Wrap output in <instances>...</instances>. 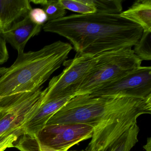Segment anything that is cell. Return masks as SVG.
<instances>
[{
  "label": "cell",
  "mask_w": 151,
  "mask_h": 151,
  "mask_svg": "<svg viewBox=\"0 0 151 151\" xmlns=\"http://www.w3.org/2000/svg\"><path fill=\"white\" fill-rule=\"evenodd\" d=\"M148 99L77 95L53 115L46 125L82 123L94 128L86 151H108L139 116L151 114Z\"/></svg>",
  "instance_id": "cell-1"
},
{
  "label": "cell",
  "mask_w": 151,
  "mask_h": 151,
  "mask_svg": "<svg viewBox=\"0 0 151 151\" xmlns=\"http://www.w3.org/2000/svg\"><path fill=\"white\" fill-rule=\"evenodd\" d=\"M43 30L68 39L74 47L76 55L91 56L132 47L143 32L139 25L119 14L97 13L72 14L48 21L43 25Z\"/></svg>",
  "instance_id": "cell-2"
},
{
  "label": "cell",
  "mask_w": 151,
  "mask_h": 151,
  "mask_svg": "<svg viewBox=\"0 0 151 151\" xmlns=\"http://www.w3.org/2000/svg\"><path fill=\"white\" fill-rule=\"evenodd\" d=\"M72 46L57 41L38 51L18 54L0 77V97L38 90L66 60Z\"/></svg>",
  "instance_id": "cell-3"
},
{
  "label": "cell",
  "mask_w": 151,
  "mask_h": 151,
  "mask_svg": "<svg viewBox=\"0 0 151 151\" xmlns=\"http://www.w3.org/2000/svg\"><path fill=\"white\" fill-rule=\"evenodd\" d=\"M0 97V151L14 147L25 134L24 125L43 103L46 90Z\"/></svg>",
  "instance_id": "cell-4"
},
{
  "label": "cell",
  "mask_w": 151,
  "mask_h": 151,
  "mask_svg": "<svg viewBox=\"0 0 151 151\" xmlns=\"http://www.w3.org/2000/svg\"><path fill=\"white\" fill-rule=\"evenodd\" d=\"M95 56L96 63L75 96L91 94L139 68L142 61L132 47L106 51Z\"/></svg>",
  "instance_id": "cell-5"
},
{
  "label": "cell",
  "mask_w": 151,
  "mask_h": 151,
  "mask_svg": "<svg viewBox=\"0 0 151 151\" xmlns=\"http://www.w3.org/2000/svg\"><path fill=\"white\" fill-rule=\"evenodd\" d=\"M95 56L76 55L65 61L62 72L53 77L45 89L43 103L60 98L75 97L79 86L96 63Z\"/></svg>",
  "instance_id": "cell-6"
},
{
  "label": "cell",
  "mask_w": 151,
  "mask_h": 151,
  "mask_svg": "<svg viewBox=\"0 0 151 151\" xmlns=\"http://www.w3.org/2000/svg\"><path fill=\"white\" fill-rule=\"evenodd\" d=\"M89 95L143 100L151 98V67L140 66Z\"/></svg>",
  "instance_id": "cell-7"
},
{
  "label": "cell",
  "mask_w": 151,
  "mask_h": 151,
  "mask_svg": "<svg viewBox=\"0 0 151 151\" xmlns=\"http://www.w3.org/2000/svg\"><path fill=\"white\" fill-rule=\"evenodd\" d=\"M94 128L86 124L46 125L35 136L38 141L52 151H68L79 142L91 138Z\"/></svg>",
  "instance_id": "cell-8"
},
{
  "label": "cell",
  "mask_w": 151,
  "mask_h": 151,
  "mask_svg": "<svg viewBox=\"0 0 151 151\" xmlns=\"http://www.w3.org/2000/svg\"><path fill=\"white\" fill-rule=\"evenodd\" d=\"M41 27L33 23L28 14L22 21L14 23L9 30L0 33L19 54L24 52L28 41L40 32Z\"/></svg>",
  "instance_id": "cell-9"
},
{
  "label": "cell",
  "mask_w": 151,
  "mask_h": 151,
  "mask_svg": "<svg viewBox=\"0 0 151 151\" xmlns=\"http://www.w3.org/2000/svg\"><path fill=\"white\" fill-rule=\"evenodd\" d=\"M72 98L64 97L42 103L36 114L25 124V134L30 135L37 134L45 126L50 117Z\"/></svg>",
  "instance_id": "cell-10"
},
{
  "label": "cell",
  "mask_w": 151,
  "mask_h": 151,
  "mask_svg": "<svg viewBox=\"0 0 151 151\" xmlns=\"http://www.w3.org/2000/svg\"><path fill=\"white\" fill-rule=\"evenodd\" d=\"M32 9L29 0H0V33L9 30L16 21L28 15Z\"/></svg>",
  "instance_id": "cell-11"
},
{
  "label": "cell",
  "mask_w": 151,
  "mask_h": 151,
  "mask_svg": "<svg viewBox=\"0 0 151 151\" xmlns=\"http://www.w3.org/2000/svg\"><path fill=\"white\" fill-rule=\"evenodd\" d=\"M119 15L139 25L143 32H151V0L137 1Z\"/></svg>",
  "instance_id": "cell-12"
},
{
  "label": "cell",
  "mask_w": 151,
  "mask_h": 151,
  "mask_svg": "<svg viewBox=\"0 0 151 151\" xmlns=\"http://www.w3.org/2000/svg\"><path fill=\"white\" fill-rule=\"evenodd\" d=\"M139 131L137 124L133 125L114 143L108 151H130L138 141Z\"/></svg>",
  "instance_id": "cell-13"
},
{
  "label": "cell",
  "mask_w": 151,
  "mask_h": 151,
  "mask_svg": "<svg viewBox=\"0 0 151 151\" xmlns=\"http://www.w3.org/2000/svg\"><path fill=\"white\" fill-rule=\"evenodd\" d=\"M65 9L78 13L88 14L96 13V9L91 0H60Z\"/></svg>",
  "instance_id": "cell-14"
},
{
  "label": "cell",
  "mask_w": 151,
  "mask_h": 151,
  "mask_svg": "<svg viewBox=\"0 0 151 151\" xmlns=\"http://www.w3.org/2000/svg\"><path fill=\"white\" fill-rule=\"evenodd\" d=\"M96 13L119 14L122 12V0H91Z\"/></svg>",
  "instance_id": "cell-15"
},
{
  "label": "cell",
  "mask_w": 151,
  "mask_h": 151,
  "mask_svg": "<svg viewBox=\"0 0 151 151\" xmlns=\"http://www.w3.org/2000/svg\"><path fill=\"white\" fill-rule=\"evenodd\" d=\"M134 54L141 60H151V32H143L138 42L134 46Z\"/></svg>",
  "instance_id": "cell-16"
},
{
  "label": "cell",
  "mask_w": 151,
  "mask_h": 151,
  "mask_svg": "<svg viewBox=\"0 0 151 151\" xmlns=\"http://www.w3.org/2000/svg\"><path fill=\"white\" fill-rule=\"evenodd\" d=\"M14 147L20 151H52L40 144L34 136L28 134L22 136L15 145Z\"/></svg>",
  "instance_id": "cell-17"
},
{
  "label": "cell",
  "mask_w": 151,
  "mask_h": 151,
  "mask_svg": "<svg viewBox=\"0 0 151 151\" xmlns=\"http://www.w3.org/2000/svg\"><path fill=\"white\" fill-rule=\"evenodd\" d=\"M43 7V9L47 16V22L61 18L66 14V9L61 4L60 0L47 1Z\"/></svg>",
  "instance_id": "cell-18"
},
{
  "label": "cell",
  "mask_w": 151,
  "mask_h": 151,
  "mask_svg": "<svg viewBox=\"0 0 151 151\" xmlns=\"http://www.w3.org/2000/svg\"><path fill=\"white\" fill-rule=\"evenodd\" d=\"M29 15L31 20L38 25L42 26L47 22V16L45 11L41 9H32L29 13Z\"/></svg>",
  "instance_id": "cell-19"
},
{
  "label": "cell",
  "mask_w": 151,
  "mask_h": 151,
  "mask_svg": "<svg viewBox=\"0 0 151 151\" xmlns=\"http://www.w3.org/2000/svg\"><path fill=\"white\" fill-rule=\"evenodd\" d=\"M9 52L6 46V41L0 33V65L7 61Z\"/></svg>",
  "instance_id": "cell-20"
},
{
  "label": "cell",
  "mask_w": 151,
  "mask_h": 151,
  "mask_svg": "<svg viewBox=\"0 0 151 151\" xmlns=\"http://www.w3.org/2000/svg\"><path fill=\"white\" fill-rule=\"evenodd\" d=\"M144 149L146 151H151V138L149 137L147 138L146 144L144 146Z\"/></svg>",
  "instance_id": "cell-21"
},
{
  "label": "cell",
  "mask_w": 151,
  "mask_h": 151,
  "mask_svg": "<svg viewBox=\"0 0 151 151\" xmlns=\"http://www.w3.org/2000/svg\"><path fill=\"white\" fill-rule=\"evenodd\" d=\"M30 2H32L35 4H39L43 6L47 2V0H33L29 1Z\"/></svg>",
  "instance_id": "cell-22"
},
{
  "label": "cell",
  "mask_w": 151,
  "mask_h": 151,
  "mask_svg": "<svg viewBox=\"0 0 151 151\" xmlns=\"http://www.w3.org/2000/svg\"><path fill=\"white\" fill-rule=\"evenodd\" d=\"M7 68H5V67H0V77L6 72Z\"/></svg>",
  "instance_id": "cell-23"
}]
</instances>
